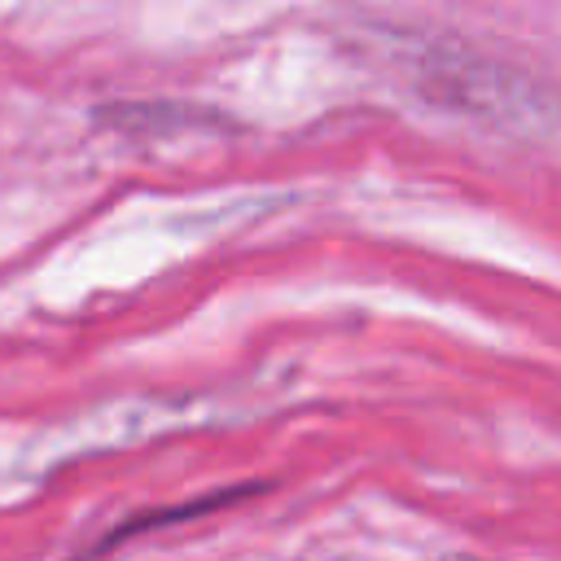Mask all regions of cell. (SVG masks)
<instances>
[{"label": "cell", "instance_id": "cell-1", "mask_svg": "<svg viewBox=\"0 0 561 561\" xmlns=\"http://www.w3.org/2000/svg\"><path fill=\"white\" fill-rule=\"evenodd\" d=\"M408 75L430 105H443L513 136H543L561 123V92L552 83L473 48L421 44L408 53Z\"/></svg>", "mask_w": 561, "mask_h": 561}, {"label": "cell", "instance_id": "cell-2", "mask_svg": "<svg viewBox=\"0 0 561 561\" xmlns=\"http://www.w3.org/2000/svg\"><path fill=\"white\" fill-rule=\"evenodd\" d=\"M101 123L118 131H145V136H175V131H232V118L202 110V105H180V101H127V105H105Z\"/></svg>", "mask_w": 561, "mask_h": 561}, {"label": "cell", "instance_id": "cell-3", "mask_svg": "<svg viewBox=\"0 0 561 561\" xmlns=\"http://www.w3.org/2000/svg\"><path fill=\"white\" fill-rule=\"evenodd\" d=\"M447 561H473V557H447Z\"/></svg>", "mask_w": 561, "mask_h": 561}]
</instances>
